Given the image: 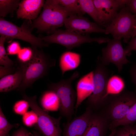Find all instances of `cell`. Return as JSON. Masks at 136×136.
<instances>
[{"instance_id": "6da1fadb", "label": "cell", "mask_w": 136, "mask_h": 136, "mask_svg": "<svg viewBox=\"0 0 136 136\" xmlns=\"http://www.w3.org/2000/svg\"><path fill=\"white\" fill-rule=\"evenodd\" d=\"M43 7L41 13L35 20L31 27L48 33H54L64 24L66 18L74 14L58 4L56 0H46Z\"/></svg>"}, {"instance_id": "7a4b0ae2", "label": "cell", "mask_w": 136, "mask_h": 136, "mask_svg": "<svg viewBox=\"0 0 136 136\" xmlns=\"http://www.w3.org/2000/svg\"><path fill=\"white\" fill-rule=\"evenodd\" d=\"M32 47L34 51L33 58L28 64L23 80L17 89L22 94L36 81L47 75L50 69L56 64L55 60L42 50L35 46H32Z\"/></svg>"}, {"instance_id": "3957f363", "label": "cell", "mask_w": 136, "mask_h": 136, "mask_svg": "<svg viewBox=\"0 0 136 136\" xmlns=\"http://www.w3.org/2000/svg\"><path fill=\"white\" fill-rule=\"evenodd\" d=\"M136 103L135 92L126 91L117 94H109L105 104L106 105L101 112L110 124L113 123L123 119Z\"/></svg>"}, {"instance_id": "277c9868", "label": "cell", "mask_w": 136, "mask_h": 136, "mask_svg": "<svg viewBox=\"0 0 136 136\" xmlns=\"http://www.w3.org/2000/svg\"><path fill=\"white\" fill-rule=\"evenodd\" d=\"M79 76L78 72H75L69 78L57 83H51L48 86L49 89L54 91L58 97L60 113L68 122L71 121L74 114V106L77 98L76 92L73 88L72 83Z\"/></svg>"}, {"instance_id": "5b68a950", "label": "cell", "mask_w": 136, "mask_h": 136, "mask_svg": "<svg viewBox=\"0 0 136 136\" xmlns=\"http://www.w3.org/2000/svg\"><path fill=\"white\" fill-rule=\"evenodd\" d=\"M110 73L98 57L93 71L92 92L86 101L87 107L92 110L98 109L104 106L108 100L109 95L108 94L107 83Z\"/></svg>"}, {"instance_id": "8992f818", "label": "cell", "mask_w": 136, "mask_h": 136, "mask_svg": "<svg viewBox=\"0 0 136 136\" xmlns=\"http://www.w3.org/2000/svg\"><path fill=\"white\" fill-rule=\"evenodd\" d=\"M40 38L48 44H59L68 50L86 43L95 42L99 44L107 43L110 39L108 38H92L88 35H82L67 29H57L51 35Z\"/></svg>"}, {"instance_id": "52a82bcc", "label": "cell", "mask_w": 136, "mask_h": 136, "mask_svg": "<svg viewBox=\"0 0 136 136\" xmlns=\"http://www.w3.org/2000/svg\"><path fill=\"white\" fill-rule=\"evenodd\" d=\"M22 95L23 99L28 101L30 107L37 115L38 120L36 127L45 136H61L60 123L62 116L55 118L50 115L47 111L39 106L36 96L30 97L25 93Z\"/></svg>"}, {"instance_id": "ba28073f", "label": "cell", "mask_w": 136, "mask_h": 136, "mask_svg": "<svg viewBox=\"0 0 136 136\" xmlns=\"http://www.w3.org/2000/svg\"><path fill=\"white\" fill-rule=\"evenodd\" d=\"M136 15L131 13L126 8L125 5L111 23L106 28L105 33L111 34L114 39L123 38L126 43L131 37Z\"/></svg>"}, {"instance_id": "9c48e42d", "label": "cell", "mask_w": 136, "mask_h": 136, "mask_svg": "<svg viewBox=\"0 0 136 136\" xmlns=\"http://www.w3.org/2000/svg\"><path fill=\"white\" fill-rule=\"evenodd\" d=\"M30 30L25 25L18 27L3 17L0 18V35L5 37L6 39H19L29 43L32 46L40 48L48 46V44L40 37L32 34Z\"/></svg>"}, {"instance_id": "30bf717a", "label": "cell", "mask_w": 136, "mask_h": 136, "mask_svg": "<svg viewBox=\"0 0 136 136\" xmlns=\"http://www.w3.org/2000/svg\"><path fill=\"white\" fill-rule=\"evenodd\" d=\"M121 39H110L106 47L102 50V56L99 57L102 63L105 66L110 63L114 64L119 72L124 64L130 62L126 58L127 53L122 47Z\"/></svg>"}, {"instance_id": "8fae6325", "label": "cell", "mask_w": 136, "mask_h": 136, "mask_svg": "<svg viewBox=\"0 0 136 136\" xmlns=\"http://www.w3.org/2000/svg\"><path fill=\"white\" fill-rule=\"evenodd\" d=\"M102 26L106 27L114 19L118 10L128 2L126 0H93Z\"/></svg>"}, {"instance_id": "7c38bea8", "label": "cell", "mask_w": 136, "mask_h": 136, "mask_svg": "<svg viewBox=\"0 0 136 136\" xmlns=\"http://www.w3.org/2000/svg\"><path fill=\"white\" fill-rule=\"evenodd\" d=\"M67 29L83 35L92 32L105 33V29L87 18L75 14L66 18L64 24Z\"/></svg>"}, {"instance_id": "4fadbf2b", "label": "cell", "mask_w": 136, "mask_h": 136, "mask_svg": "<svg viewBox=\"0 0 136 136\" xmlns=\"http://www.w3.org/2000/svg\"><path fill=\"white\" fill-rule=\"evenodd\" d=\"M93 113L87 107L82 115L64 124L63 136H83Z\"/></svg>"}, {"instance_id": "5bb4252c", "label": "cell", "mask_w": 136, "mask_h": 136, "mask_svg": "<svg viewBox=\"0 0 136 136\" xmlns=\"http://www.w3.org/2000/svg\"><path fill=\"white\" fill-rule=\"evenodd\" d=\"M110 124L101 112L93 113L83 136H104Z\"/></svg>"}, {"instance_id": "9a60e30c", "label": "cell", "mask_w": 136, "mask_h": 136, "mask_svg": "<svg viewBox=\"0 0 136 136\" xmlns=\"http://www.w3.org/2000/svg\"><path fill=\"white\" fill-rule=\"evenodd\" d=\"M43 0H23L20 2L17 11L18 18L31 20L37 18L45 3Z\"/></svg>"}, {"instance_id": "2e32d148", "label": "cell", "mask_w": 136, "mask_h": 136, "mask_svg": "<svg viewBox=\"0 0 136 136\" xmlns=\"http://www.w3.org/2000/svg\"><path fill=\"white\" fill-rule=\"evenodd\" d=\"M18 63L19 67L15 73L1 79V92H5L17 90L20 85L23 78L28 64Z\"/></svg>"}, {"instance_id": "e0dca14e", "label": "cell", "mask_w": 136, "mask_h": 136, "mask_svg": "<svg viewBox=\"0 0 136 136\" xmlns=\"http://www.w3.org/2000/svg\"><path fill=\"white\" fill-rule=\"evenodd\" d=\"M93 71H91L81 78L76 85L77 98L75 106L77 109L81 102L92 94L93 88Z\"/></svg>"}, {"instance_id": "ac0fdd59", "label": "cell", "mask_w": 136, "mask_h": 136, "mask_svg": "<svg viewBox=\"0 0 136 136\" xmlns=\"http://www.w3.org/2000/svg\"><path fill=\"white\" fill-rule=\"evenodd\" d=\"M81 60L80 54L70 51L64 52L60 56L59 61V66L62 75L67 71L77 68Z\"/></svg>"}, {"instance_id": "d6986e66", "label": "cell", "mask_w": 136, "mask_h": 136, "mask_svg": "<svg viewBox=\"0 0 136 136\" xmlns=\"http://www.w3.org/2000/svg\"><path fill=\"white\" fill-rule=\"evenodd\" d=\"M43 109L47 111H56L59 109L60 101L55 93L49 89L43 92L40 100Z\"/></svg>"}, {"instance_id": "ffe728a7", "label": "cell", "mask_w": 136, "mask_h": 136, "mask_svg": "<svg viewBox=\"0 0 136 136\" xmlns=\"http://www.w3.org/2000/svg\"><path fill=\"white\" fill-rule=\"evenodd\" d=\"M82 11L84 14L87 13L90 16L95 23L100 26L102 25L98 18V14L92 0H78Z\"/></svg>"}, {"instance_id": "44dd1931", "label": "cell", "mask_w": 136, "mask_h": 136, "mask_svg": "<svg viewBox=\"0 0 136 136\" xmlns=\"http://www.w3.org/2000/svg\"><path fill=\"white\" fill-rule=\"evenodd\" d=\"M125 86L124 81L120 77L114 75L109 78L107 83L108 94H116L122 91Z\"/></svg>"}, {"instance_id": "7402d4cb", "label": "cell", "mask_w": 136, "mask_h": 136, "mask_svg": "<svg viewBox=\"0 0 136 136\" xmlns=\"http://www.w3.org/2000/svg\"><path fill=\"white\" fill-rule=\"evenodd\" d=\"M136 121V103L132 107L125 117L121 120L110 124L109 129L111 130L120 126L131 125Z\"/></svg>"}, {"instance_id": "603a6c76", "label": "cell", "mask_w": 136, "mask_h": 136, "mask_svg": "<svg viewBox=\"0 0 136 136\" xmlns=\"http://www.w3.org/2000/svg\"><path fill=\"white\" fill-rule=\"evenodd\" d=\"M19 0H0V15L4 17L8 14L13 11L18 7Z\"/></svg>"}, {"instance_id": "cb8c5ba5", "label": "cell", "mask_w": 136, "mask_h": 136, "mask_svg": "<svg viewBox=\"0 0 136 136\" xmlns=\"http://www.w3.org/2000/svg\"><path fill=\"white\" fill-rule=\"evenodd\" d=\"M57 3L74 14L82 16L84 14L81 10L77 0H56Z\"/></svg>"}, {"instance_id": "d4e9b609", "label": "cell", "mask_w": 136, "mask_h": 136, "mask_svg": "<svg viewBox=\"0 0 136 136\" xmlns=\"http://www.w3.org/2000/svg\"><path fill=\"white\" fill-rule=\"evenodd\" d=\"M19 124H11L8 122L0 107V136H9V131L12 128H17Z\"/></svg>"}, {"instance_id": "484cf974", "label": "cell", "mask_w": 136, "mask_h": 136, "mask_svg": "<svg viewBox=\"0 0 136 136\" xmlns=\"http://www.w3.org/2000/svg\"><path fill=\"white\" fill-rule=\"evenodd\" d=\"M33 55L32 47H24L17 54V61L20 63L28 64L32 59Z\"/></svg>"}, {"instance_id": "4316f807", "label": "cell", "mask_w": 136, "mask_h": 136, "mask_svg": "<svg viewBox=\"0 0 136 136\" xmlns=\"http://www.w3.org/2000/svg\"><path fill=\"white\" fill-rule=\"evenodd\" d=\"M6 40L5 37L1 36L0 37V64L1 66H11L15 64V61L12 60L7 55L4 46Z\"/></svg>"}, {"instance_id": "83f0119b", "label": "cell", "mask_w": 136, "mask_h": 136, "mask_svg": "<svg viewBox=\"0 0 136 136\" xmlns=\"http://www.w3.org/2000/svg\"><path fill=\"white\" fill-rule=\"evenodd\" d=\"M38 116L33 110L27 111L22 115V121L26 126L31 127L36 126L38 123Z\"/></svg>"}, {"instance_id": "f1b7e54d", "label": "cell", "mask_w": 136, "mask_h": 136, "mask_svg": "<svg viewBox=\"0 0 136 136\" xmlns=\"http://www.w3.org/2000/svg\"><path fill=\"white\" fill-rule=\"evenodd\" d=\"M29 104L28 101L24 99L19 100L14 104L13 110L15 114L23 115L27 112Z\"/></svg>"}, {"instance_id": "f546056e", "label": "cell", "mask_w": 136, "mask_h": 136, "mask_svg": "<svg viewBox=\"0 0 136 136\" xmlns=\"http://www.w3.org/2000/svg\"><path fill=\"white\" fill-rule=\"evenodd\" d=\"M114 136H136V127L131 125L124 126L117 130Z\"/></svg>"}, {"instance_id": "4dcf8cb0", "label": "cell", "mask_w": 136, "mask_h": 136, "mask_svg": "<svg viewBox=\"0 0 136 136\" xmlns=\"http://www.w3.org/2000/svg\"><path fill=\"white\" fill-rule=\"evenodd\" d=\"M15 64L13 65L6 66H0V78H1L6 76L15 73L18 69L19 64L17 62L15 61Z\"/></svg>"}, {"instance_id": "1f68e13d", "label": "cell", "mask_w": 136, "mask_h": 136, "mask_svg": "<svg viewBox=\"0 0 136 136\" xmlns=\"http://www.w3.org/2000/svg\"><path fill=\"white\" fill-rule=\"evenodd\" d=\"M21 49L19 43L17 42L14 41L8 46L7 50L8 54L9 55H17Z\"/></svg>"}, {"instance_id": "d6a6232c", "label": "cell", "mask_w": 136, "mask_h": 136, "mask_svg": "<svg viewBox=\"0 0 136 136\" xmlns=\"http://www.w3.org/2000/svg\"><path fill=\"white\" fill-rule=\"evenodd\" d=\"M127 53V55L130 54L132 51H136V37L132 38L128 42V45L124 49Z\"/></svg>"}, {"instance_id": "836d02e7", "label": "cell", "mask_w": 136, "mask_h": 136, "mask_svg": "<svg viewBox=\"0 0 136 136\" xmlns=\"http://www.w3.org/2000/svg\"><path fill=\"white\" fill-rule=\"evenodd\" d=\"M11 136H31V135L26 129L21 127L15 131Z\"/></svg>"}, {"instance_id": "e575fe53", "label": "cell", "mask_w": 136, "mask_h": 136, "mask_svg": "<svg viewBox=\"0 0 136 136\" xmlns=\"http://www.w3.org/2000/svg\"><path fill=\"white\" fill-rule=\"evenodd\" d=\"M125 6L131 13L136 15V0H128Z\"/></svg>"}, {"instance_id": "d590c367", "label": "cell", "mask_w": 136, "mask_h": 136, "mask_svg": "<svg viewBox=\"0 0 136 136\" xmlns=\"http://www.w3.org/2000/svg\"><path fill=\"white\" fill-rule=\"evenodd\" d=\"M130 73L132 80L135 86V92L136 93V64L131 68Z\"/></svg>"}, {"instance_id": "8d00e7d4", "label": "cell", "mask_w": 136, "mask_h": 136, "mask_svg": "<svg viewBox=\"0 0 136 136\" xmlns=\"http://www.w3.org/2000/svg\"><path fill=\"white\" fill-rule=\"evenodd\" d=\"M135 37H136V17L135 19L133 29L131 35V37L132 38Z\"/></svg>"}, {"instance_id": "74e56055", "label": "cell", "mask_w": 136, "mask_h": 136, "mask_svg": "<svg viewBox=\"0 0 136 136\" xmlns=\"http://www.w3.org/2000/svg\"><path fill=\"white\" fill-rule=\"evenodd\" d=\"M31 134L32 136H42L39 133L35 131H32V133H31Z\"/></svg>"}, {"instance_id": "f35d334b", "label": "cell", "mask_w": 136, "mask_h": 136, "mask_svg": "<svg viewBox=\"0 0 136 136\" xmlns=\"http://www.w3.org/2000/svg\"><path fill=\"white\" fill-rule=\"evenodd\" d=\"M116 131V128L113 129L111 133L108 136H114Z\"/></svg>"}, {"instance_id": "ab89813d", "label": "cell", "mask_w": 136, "mask_h": 136, "mask_svg": "<svg viewBox=\"0 0 136 136\" xmlns=\"http://www.w3.org/2000/svg\"><path fill=\"white\" fill-rule=\"evenodd\" d=\"M134 126H135L136 127V123H135V125H134Z\"/></svg>"}]
</instances>
